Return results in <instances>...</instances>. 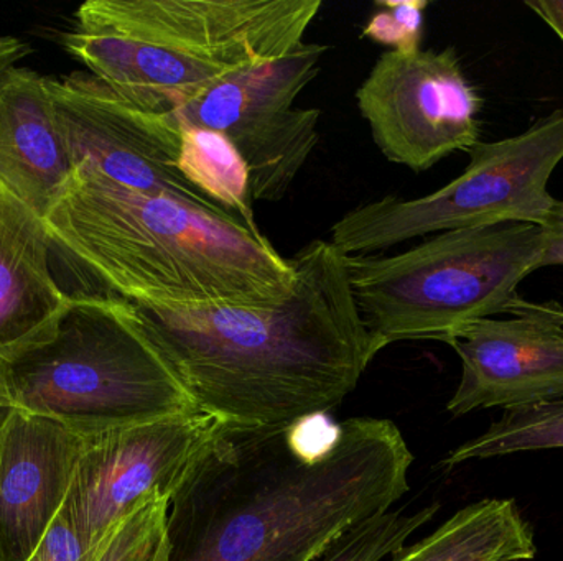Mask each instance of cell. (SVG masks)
I'll use <instances>...</instances> for the list:
<instances>
[{
	"instance_id": "obj_11",
	"label": "cell",
	"mask_w": 563,
	"mask_h": 561,
	"mask_svg": "<svg viewBox=\"0 0 563 561\" xmlns=\"http://www.w3.org/2000/svg\"><path fill=\"white\" fill-rule=\"evenodd\" d=\"M48 88L71 168L86 165L122 187L172 194L214 213L231 214L181 175L180 127L170 112L137 108L89 72L48 78Z\"/></svg>"
},
{
	"instance_id": "obj_24",
	"label": "cell",
	"mask_w": 563,
	"mask_h": 561,
	"mask_svg": "<svg viewBox=\"0 0 563 561\" xmlns=\"http://www.w3.org/2000/svg\"><path fill=\"white\" fill-rule=\"evenodd\" d=\"M563 43V0H528L525 3Z\"/></svg>"
},
{
	"instance_id": "obj_26",
	"label": "cell",
	"mask_w": 563,
	"mask_h": 561,
	"mask_svg": "<svg viewBox=\"0 0 563 561\" xmlns=\"http://www.w3.org/2000/svg\"><path fill=\"white\" fill-rule=\"evenodd\" d=\"M13 412H15V404H13L9 385H7V372L5 369L0 368V434H2L3 427L12 417Z\"/></svg>"
},
{
	"instance_id": "obj_10",
	"label": "cell",
	"mask_w": 563,
	"mask_h": 561,
	"mask_svg": "<svg viewBox=\"0 0 563 561\" xmlns=\"http://www.w3.org/2000/svg\"><path fill=\"white\" fill-rule=\"evenodd\" d=\"M223 427L195 412L85 437L66 503L86 546L98 550L151 497L172 500Z\"/></svg>"
},
{
	"instance_id": "obj_12",
	"label": "cell",
	"mask_w": 563,
	"mask_h": 561,
	"mask_svg": "<svg viewBox=\"0 0 563 561\" xmlns=\"http://www.w3.org/2000/svg\"><path fill=\"white\" fill-rule=\"evenodd\" d=\"M509 316L478 319L446 343L462 361L446 405L453 417L563 399V322L555 302L521 299Z\"/></svg>"
},
{
	"instance_id": "obj_1",
	"label": "cell",
	"mask_w": 563,
	"mask_h": 561,
	"mask_svg": "<svg viewBox=\"0 0 563 561\" xmlns=\"http://www.w3.org/2000/svg\"><path fill=\"white\" fill-rule=\"evenodd\" d=\"M412 463L386 418H350L331 445L307 420L277 430L224 425L172 496L168 561L318 560L393 510Z\"/></svg>"
},
{
	"instance_id": "obj_5",
	"label": "cell",
	"mask_w": 563,
	"mask_h": 561,
	"mask_svg": "<svg viewBox=\"0 0 563 561\" xmlns=\"http://www.w3.org/2000/svg\"><path fill=\"white\" fill-rule=\"evenodd\" d=\"M7 385L15 408L82 437L198 412L137 306L102 292L73 296L55 336L7 366Z\"/></svg>"
},
{
	"instance_id": "obj_6",
	"label": "cell",
	"mask_w": 563,
	"mask_h": 561,
	"mask_svg": "<svg viewBox=\"0 0 563 561\" xmlns=\"http://www.w3.org/2000/svg\"><path fill=\"white\" fill-rule=\"evenodd\" d=\"M544 231L501 224L433 234L394 256H347L374 351L402 341L449 343L483 318L509 315L522 280L541 269Z\"/></svg>"
},
{
	"instance_id": "obj_19",
	"label": "cell",
	"mask_w": 563,
	"mask_h": 561,
	"mask_svg": "<svg viewBox=\"0 0 563 561\" xmlns=\"http://www.w3.org/2000/svg\"><path fill=\"white\" fill-rule=\"evenodd\" d=\"M439 504H430L416 513L389 510L373 517L338 539L314 561H383L406 547L412 534L422 529L439 513Z\"/></svg>"
},
{
	"instance_id": "obj_14",
	"label": "cell",
	"mask_w": 563,
	"mask_h": 561,
	"mask_svg": "<svg viewBox=\"0 0 563 561\" xmlns=\"http://www.w3.org/2000/svg\"><path fill=\"white\" fill-rule=\"evenodd\" d=\"M45 221L0 183V366L55 336L73 303L49 269Z\"/></svg>"
},
{
	"instance_id": "obj_21",
	"label": "cell",
	"mask_w": 563,
	"mask_h": 561,
	"mask_svg": "<svg viewBox=\"0 0 563 561\" xmlns=\"http://www.w3.org/2000/svg\"><path fill=\"white\" fill-rule=\"evenodd\" d=\"M379 12L371 16L361 36L379 45L390 46L397 52L420 49L423 33L427 0H379Z\"/></svg>"
},
{
	"instance_id": "obj_13",
	"label": "cell",
	"mask_w": 563,
	"mask_h": 561,
	"mask_svg": "<svg viewBox=\"0 0 563 561\" xmlns=\"http://www.w3.org/2000/svg\"><path fill=\"white\" fill-rule=\"evenodd\" d=\"M85 437L15 408L0 434V561H26L62 510Z\"/></svg>"
},
{
	"instance_id": "obj_25",
	"label": "cell",
	"mask_w": 563,
	"mask_h": 561,
	"mask_svg": "<svg viewBox=\"0 0 563 561\" xmlns=\"http://www.w3.org/2000/svg\"><path fill=\"white\" fill-rule=\"evenodd\" d=\"M32 53V46L16 36H0V72L19 65Z\"/></svg>"
},
{
	"instance_id": "obj_17",
	"label": "cell",
	"mask_w": 563,
	"mask_h": 561,
	"mask_svg": "<svg viewBox=\"0 0 563 561\" xmlns=\"http://www.w3.org/2000/svg\"><path fill=\"white\" fill-rule=\"evenodd\" d=\"M180 127L178 168L185 180L228 213L261 233L253 210L250 170L238 148L220 132L194 125Z\"/></svg>"
},
{
	"instance_id": "obj_2",
	"label": "cell",
	"mask_w": 563,
	"mask_h": 561,
	"mask_svg": "<svg viewBox=\"0 0 563 561\" xmlns=\"http://www.w3.org/2000/svg\"><path fill=\"white\" fill-rule=\"evenodd\" d=\"M295 283L263 308H141L157 348L201 414L244 428L327 415L376 358L346 257L314 239L294 257Z\"/></svg>"
},
{
	"instance_id": "obj_23",
	"label": "cell",
	"mask_w": 563,
	"mask_h": 561,
	"mask_svg": "<svg viewBox=\"0 0 563 561\" xmlns=\"http://www.w3.org/2000/svg\"><path fill=\"white\" fill-rule=\"evenodd\" d=\"M544 231V247H542L539 267H563V201L558 200Z\"/></svg>"
},
{
	"instance_id": "obj_20",
	"label": "cell",
	"mask_w": 563,
	"mask_h": 561,
	"mask_svg": "<svg viewBox=\"0 0 563 561\" xmlns=\"http://www.w3.org/2000/svg\"><path fill=\"white\" fill-rule=\"evenodd\" d=\"M170 497L154 496L132 510L102 540L92 561H168Z\"/></svg>"
},
{
	"instance_id": "obj_27",
	"label": "cell",
	"mask_w": 563,
	"mask_h": 561,
	"mask_svg": "<svg viewBox=\"0 0 563 561\" xmlns=\"http://www.w3.org/2000/svg\"><path fill=\"white\" fill-rule=\"evenodd\" d=\"M555 312H558V315L561 316V319L563 322V306L561 303L555 302Z\"/></svg>"
},
{
	"instance_id": "obj_9",
	"label": "cell",
	"mask_w": 563,
	"mask_h": 561,
	"mask_svg": "<svg viewBox=\"0 0 563 561\" xmlns=\"http://www.w3.org/2000/svg\"><path fill=\"white\" fill-rule=\"evenodd\" d=\"M356 101L380 154L416 173L482 142L485 99L453 46L389 49L357 88Z\"/></svg>"
},
{
	"instance_id": "obj_16",
	"label": "cell",
	"mask_w": 563,
	"mask_h": 561,
	"mask_svg": "<svg viewBox=\"0 0 563 561\" xmlns=\"http://www.w3.org/2000/svg\"><path fill=\"white\" fill-rule=\"evenodd\" d=\"M538 556L534 529L515 500L463 507L435 532L402 547L390 561H529Z\"/></svg>"
},
{
	"instance_id": "obj_18",
	"label": "cell",
	"mask_w": 563,
	"mask_h": 561,
	"mask_svg": "<svg viewBox=\"0 0 563 561\" xmlns=\"http://www.w3.org/2000/svg\"><path fill=\"white\" fill-rule=\"evenodd\" d=\"M542 450H563V399L506 408L482 435L450 451L442 467Z\"/></svg>"
},
{
	"instance_id": "obj_7",
	"label": "cell",
	"mask_w": 563,
	"mask_h": 561,
	"mask_svg": "<svg viewBox=\"0 0 563 561\" xmlns=\"http://www.w3.org/2000/svg\"><path fill=\"white\" fill-rule=\"evenodd\" d=\"M563 161V109L536 119L512 137L479 142L460 177L416 200L386 197L347 211L330 243L347 256H371L416 237L501 224L544 227L554 210L549 191Z\"/></svg>"
},
{
	"instance_id": "obj_8",
	"label": "cell",
	"mask_w": 563,
	"mask_h": 561,
	"mask_svg": "<svg viewBox=\"0 0 563 561\" xmlns=\"http://www.w3.org/2000/svg\"><path fill=\"white\" fill-rule=\"evenodd\" d=\"M327 45L301 43L287 55L236 72L170 112L177 124L220 132L250 170L253 201L277 203L320 142V109L294 108L317 78Z\"/></svg>"
},
{
	"instance_id": "obj_4",
	"label": "cell",
	"mask_w": 563,
	"mask_h": 561,
	"mask_svg": "<svg viewBox=\"0 0 563 561\" xmlns=\"http://www.w3.org/2000/svg\"><path fill=\"white\" fill-rule=\"evenodd\" d=\"M321 0H88L66 52L115 94L167 114L303 43Z\"/></svg>"
},
{
	"instance_id": "obj_15",
	"label": "cell",
	"mask_w": 563,
	"mask_h": 561,
	"mask_svg": "<svg viewBox=\"0 0 563 561\" xmlns=\"http://www.w3.org/2000/svg\"><path fill=\"white\" fill-rule=\"evenodd\" d=\"M71 170L48 78L19 66L0 72V183L45 217Z\"/></svg>"
},
{
	"instance_id": "obj_22",
	"label": "cell",
	"mask_w": 563,
	"mask_h": 561,
	"mask_svg": "<svg viewBox=\"0 0 563 561\" xmlns=\"http://www.w3.org/2000/svg\"><path fill=\"white\" fill-rule=\"evenodd\" d=\"M95 556L96 550L86 546L65 501L42 542L26 561H92Z\"/></svg>"
},
{
	"instance_id": "obj_3",
	"label": "cell",
	"mask_w": 563,
	"mask_h": 561,
	"mask_svg": "<svg viewBox=\"0 0 563 561\" xmlns=\"http://www.w3.org/2000/svg\"><path fill=\"white\" fill-rule=\"evenodd\" d=\"M52 246L108 295L141 308H263L291 292L295 269L231 214L122 187L86 165L45 217Z\"/></svg>"
}]
</instances>
